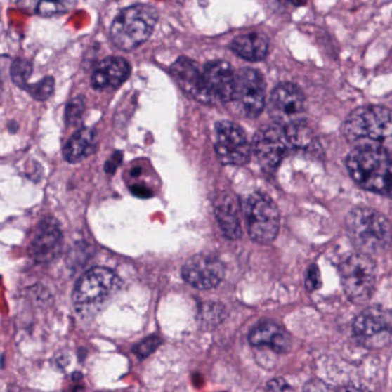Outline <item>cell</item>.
Here are the masks:
<instances>
[{
	"label": "cell",
	"mask_w": 392,
	"mask_h": 392,
	"mask_svg": "<svg viewBox=\"0 0 392 392\" xmlns=\"http://www.w3.org/2000/svg\"><path fill=\"white\" fill-rule=\"evenodd\" d=\"M343 134L352 150H379L392 155V112L382 106L355 109L344 122Z\"/></svg>",
	"instance_id": "cell-1"
},
{
	"label": "cell",
	"mask_w": 392,
	"mask_h": 392,
	"mask_svg": "<svg viewBox=\"0 0 392 392\" xmlns=\"http://www.w3.org/2000/svg\"><path fill=\"white\" fill-rule=\"evenodd\" d=\"M348 235L361 254L382 255L392 246L391 221L372 208L352 209L346 219Z\"/></svg>",
	"instance_id": "cell-2"
},
{
	"label": "cell",
	"mask_w": 392,
	"mask_h": 392,
	"mask_svg": "<svg viewBox=\"0 0 392 392\" xmlns=\"http://www.w3.org/2000/svg\"><path fill=\"white\" fill-rule=\"evenodd\" d=\"M159 20V13L150 5H134L122 11L112 22L110 38L122 51L141 46L150 37Z\"/></svg>",
	"instance_id": "cell-3"
},
{
	"label": "cell",
	"mask_w": 392,
	"mask_h": 392,
	"mask_svg": "<svg viewBox=\"0 0 392 392\" xmlns=\"http://www.w3.org/2000/svg\"><path fill=\"white\" fill-rule=\"evenodd\" d=\"M346 168L361 188L382 194L392 168V155L379 150H352L346 157Z\"/></svg>",
	"instance_id": "cell-4"
},
{
	"label": "cell",
	"mask_w": 392,
	"mask_h": 392,
	"mask_svg": "<svg viewBox=\"0 0 392 392\" xmlns=\"http://www.w3.org/2000/svg\"><path fill=\"white\" fill-rule=\"evenodd\" d=\"M343 289L355 304H365L373 295L377 281V266L373 257L355 254L343 261L339 268Z\"/></svg>",
	"instance_id": "cell-5"
},
{
	"label": "cell",
	"mask_w": 392,
	"mask_h": 392,
	"mask_svg": "<svg viewBox=\"0 0 392 392\" xmlns=\"http://www.w3.org/2000/svg\"><path fill=\"white\" fill-rule=\"evenodd\" d=\"M247 228L256 242L270 243L277 237L280 228V215L273 200L263 193L247 197L243 206Z\"/></svg>",
	"instance_id": "cell-6"
},
{
	"label": "cell",
	"mask_w": 392,
	"mask_h": 392,
	"mask_svg": "<svg viewBox=\"0 0 392 392\" xmlns=\"http://www.w3.org/2000/svg\"><path fill=\"white\" fill-rule=\"evenodd\" d=\"M119 279L108 268H91L76 283L72 301L78 310H86L101 304L119 288Z\"/></svg>",
	"instance_id": "cell-7"
},
{
	"label": "cell",
	"mask_w": 392,
	"mask_h": 392,
	"mask_svg": "<svg viewBox=\"0 0 392 392\" xmlns=\"http://www.w3.org/2000/svg\"><path fill=\"white\" fill-rule=\"evenodd\" d=\"M355 339L368 348H381L392 335V312L382 308H368L353 322Z\"/></svg>",
	"instance_id": "cell-8"
},
{
	"label": "cell",
	"mask_w": 392,
	"mask_h": 392,
	"mask_svg": "<svg viewBox=\"0 0 392 392\" xmlns=\"http://www.w3.org/2000/svg\"><path fill=\"white\" fill-rule=\"evenodd\" d=\"M216 150L224 164L243 165L250 159L251 146L239 125L221 121L216 124Z\"/></svg>",
	"instance_id": "cell-9"
},
{
	"label": "cell",
	"mask_w": 392,
	"mask_h": 392,
	"mask_svg": "<svg viewBox=\"0 0 392 392\" xmlns=\"http://www.w3.org/2000/svg\"><path fill=\"white\" fill-rule=\"evenodd\" d=\"M289 148L285 129L281 125H268L259 129L252 141V152L263 170L273 172Z\"/></svg>",
	"instance_id": "cell-10"
},
{
	"label": "cell",
	"mask_w": 392,
	"mask_h": 392,
	"mask_svg": "<svg viewBox=\"0 0 392 392\" xmlns=\"http://www.w3.org/2000/svg\"><path fill=\"white\" fill-rule=\"evenodd\" d=\"M265 81L257 70L243 68L235 75V91L233 99L237 100L243 112L248 117H257L265 107Z\"/></svg>",
	"instance_id": "cell-11"
},
{
	"label": "cell",
	"mask_w": 392,
	"mask_h": 392,
	"mask_svg": "<svg viewBox=\"0 0 392 392\" xmlns=\"http://www.w3.org/2000/svg\"><path fill=\"white\" fill-rule=\"evenodd\" d=\"M183 277L196 289H211L224 277V265L214 256L195 255L185 263Z\"/></svg>",
	"instance_id": "cell-12"
},
{
	"label": "cell",
	"mask_w": 392,
	"mask_h": 392,
	"mask_svg": "<svg viewBox=\"0 0 392 392\" xmlns=\"http://www.w3.org/2000/svg\"><path fill=\"white\" fill-rule=\"evenodd\" d=\"M305 107V97L302 90L290 83L277 85L270 98V114L272 119L281 126L297 121Z\"/></svg>",
	"instance_id": "cell-13"
},
{
	"label": "cell",
	"mask_w": 392,
	"mask_h": 392,
	"mask_svg": "<svg viewBox=\"0 0 392 392\" xmlns=\"http://www.w3.org/2000/svg\"><path fill=\"white\" fill-rule=\"evenodd\" d=\"M63 243V235L59 223L54 218H45L34 230L29 251L34 261L47 263L60 255Z\"/></svg>",
	"instance_id": "cell-14"
},
{
	"label": "cell",
	"mask_w": 392,
	"mask_h": 392,
	"mask_svg": "<svg viewBox=\"0 0 392 392\" xmlns=\"http://www.w3.org/2000/svg\"><path fill=\"white\" fill-rule=\"evenodd\" d=\"M172 77L177 84L181 86V90L196 101L202 103H212L215 97L207 86L206 81L203 74L200 72L196 63L187 58H179V59L171 65L170 68Z\"/></svg>",
	"instance_id": "cell-15"
},
{
	"label": "cell",
	"mask_w": 392,
	"mask_h": 392,
	"mask_svg": "<svg viewBox=\"0 0 392 392\" xmlns=\"http://www.w3.org/2000/svg\"><path fill=\"white\" fill-rule=\"evenodd\" d=\"M203 77L212 96L221 101H230L235 91V75L230 63L212 61L204 67Z\"/></svg>",
	"instance_id": "cell-16"
},
{
	"label": "cell",
	"mask_w": 392,
	"mask_h": 392,
	"mask_svg": "<svg viewBox=\"0 0 392 392\" xmlns=\"http://www.w3.org/2000/svg\"><path fill=\"white\" fill-rule=\"evenodd\" d=\"M130 72V65L126 60L110 56L96 67L91 77V84L96 90L115 89L128 79Z\"/></svg>",
	"instance_id": "cell-17"
},
{
	"label": "cell",
	"mask_w": 392,
	"mask_h": 392,
	"mask_svg": "<svg viewBox=\"0 0 392 392\" xmlns=\"http://www.w3.org/2000/svg\"><path fill=\"white\" fill-rule=\"evenodd\" d=\"M249 342L259 348L268 346L279 353H285L292 346L289 334L272 321H263L254 327L249 334Z\"/></svg>",
	"instance_id": "cell-18"
},
{
	"label": "cell",
	"mask_w": 392,
	"mask_h": 392,
	"mask_svg": "<svg viewBox=\"0 0 392 392\" xmlns=\"http://www.w3.org/2000/svg\"><path fill=\"white\" fill-rule=\"evenodd\" d=\"M230 50L240 58L257 63L264 60L268 53V41L261 34H241L234 38Z\"/></svg>",
	"instance_id": "cell-19"
},
{
	"label": "cell",
	"mask_w": 392,
	"mask_h": 392,
	"mask_svg": "<svg viewBox=\"0 0 392 392\" xmlns=\"http://www.w3.org/2000/svg\"><path fill=\"white\" fill-rule=\"evenodd\" d=\"M96 150V132L92 129L78 130L63 148V156L69 163L81 162Z\"/></svg>",
	"instance_id": "cell-20"
},
{
	"label": "cell",
	"mask_w": 392,
	"mask_h": 392,
	"mask_svg": "<svg viewBox=\"0 0 392 392\" xmlns=\"http://www.w3.org/2000/svg\"><path fill=\"white\" fill-rule=\"evenodd\" d=\"M215 214L219 226L228 239L237 240L241 237L242 230L240 225L237 207L230 196H221V199L218 200L216 202Z\"/></svg>",
	"instance_id": "cell-21"
},
{
	"label": "cell",
	"mask_w": 392,
	"mask_h": 392,
	"mask_svg": "<svg viewBox=\"0 0 392 392\" xmlns=\"http://www.w3.org/2000/svg\"><path fill=\"white\" fill-rule=\"evenodd\" d=\"M285 133L289 147L296 150H310L315 143L313 131L301 121H294L285 125Z\"/></svg>",
	"instance_id": "cell-22"
},
{
	"label": "cell",
	"mask_w": 392,
	"mask_h": 392,
	"mask_svg": "<svg viewBox=\"0 0 392 392\" xmlns=\"http://www.w3.org/2000/svg\"><path fill=\"white\" fill-rule=\"evenodd\" d=\"M10 74L13 83L25 91L29 85V78L32 74V63H29L28 60L22 59V58L14 60V63L11 65Z\"/></svg>",
	"instance_id": "cell-23"
},
{
	"label": "cell",
	"mask_w": 392,
	"mask_h": 392,
	"mask_svg": "<svg viewBox=\"0 0 392 392\" xmlns=\"http://www.w3.org/2000/svg\"><path fill=\"white\" fill-rule=\"evenodd\" d=\"M54 86H55L54 78L47 76L34 84H29L25 91L30 94L32 99L37 100V101H46L52 97Z\"/></svg>",
	"instance_id": "cell-24"
},
{
	"label": "cell",
	"mask_w": 392,
	"mask_h": 392,
	"mask_svg": "<svg viewBox=\"0 0 392 392\" xmlns=\"http://www.w3.org/2000/svg\"><path fill=\"white\" fill-rule=\"evenodd\" d=\"M84 98L77 97L70 101L65 108V122L70 125L77 124L81 121V116L84 114Z\"/></svg>",
	"instance_id": "cell-25"
},
{
	"label": "cell",
	"mask_w": 392,
	"mask_h": 392,
	"mask_svg": "<svg viewBox=\"0 0 392 392\" xmlns=\"http://www.w3.org/2000/svg\"><path fill=\"white\" fill-rule=\"evenodd\" d=\"M65 6L61 3V0H41L38 4L37 14L50 18V16L56 15L60 13L65 12Z\"/></svg>",
	"instance_id": "cell-26"
},
{
	"label": "cell",
	"mask_w": 392,
	"mask_h": 392,
	"mask_svg": "<svg viewBox=\"0 0 392 392\" xmlns=\"http://www.w3.org/2000/svg\"><path fill=\"white\" fill-rule=\"evenodd\" d=\"M159 344H161V339H159V337H147L145 341L139 343V344L134 348V353H136L139 358H147L148 355H152V352L155 351L156 348H159Z\"/></svg>",
	"instance_id": "cell-27"
},
{
	"label": "cell",
	"mask_w": 392,
	"mask_h": 392,
	"mask_svg": "<svg viewBox=\"0 0 392 392\" xmlns=\"http://www.w3.org/2000/svg\"><path fill=\"white\" fill-rule=\"evenodd\" d=\"M206 306V305H204ZM221 315H223V311L218 308L217 305H207L204 310H203V321L206 324L216 325L218 321H221Z\"/></svg>",
	"instance_id": "cell-28"
},
{
	"label": "cell",
	"mask_w": 392,
	"mask_h": 392,
	"mask_svg": "<svg viewBox=\"0 0 392 392\" xmlns=\"http://www.w3.org/2000/svg\"><path fill=\"white\" fill-rule=\"evenodd\" d=\"M304 392H337V386H332L321 380H312L306 383Z\"/></svg>",
	"instance_id": "cell-29"
},
{
	"label": "cell",
	"mask_w": 392,
	"mask_h": 392,
	"mask_svg": "<svg viewBox=\"0 0 392 392\" xmlns=\"http://www.w3.org/2000/svg\"><path fill=\"white\" fill-rule=\"evenodd\" d=\"M265 392H295L289 383L286 382L283 379H273L266 384Z\"/></svg>",
	"instance_id": "cell-30"
},
{
	"label": "cell",
	"mask_w": 392,
	"mask_h": 392,
	"mask_svg": "<svg viewBox=\"0 0 392 392\" xmlns=\"http://www.w3.org/2000/svg\"><path fill=\"white\" fill-rule=\"evenodd\" d=\"M306 285L310 289H317L320 285V274L315 266L308 268V277H306Z\"/></svg>",
	"instance_id": "cell-31"
},
{
	"label": "cell",
	"mask_w": 392,
	"mask_h": 392,
	"mask_svg": "<svg viewBox=\"0 0 392 392\" xmlns=\"http://www.w3.org/2000/svg\"><path fill=\"white\" fill-rule=\"evenodd\" d=\"M122 154L121 152H115L114 155L108 159V162L106 163V171L108 174H114L116 171V168L119 166V163H121Z\"/></svg>",
	"instance_id": "cell-32"
},
{
	"label": "cell",
	"mask_w": 392,
	"mask_h": 392,
	"mask_svg": "<svg viewBox=\"0 0 392 392\" xmlns=\"http://www.w3.org/2000/svg\"><path fill=\"white\" fill-rule=\"evenodd\" d=\"M41 0H19L18 5H19L21 10L34 11L37 12L38 4Z\"/></svg>",
	"instance_id": "cell-33"
},
{
	"label": "cell",
	"mask_w": 392,
	"mask_h": 392,
	"mask_svg": "<svg viewBox=\"0 0 392 392\" xmlns=\"http://www.w3.org/2000/svg\"><path fill=\"white\" fill-rule=\"evenodd\" d=\"M337 392H370V390L366 389L364 386H337Z\"/></svg>",
	"instance_id": "cell-34"
},
{
	"label": "cell",
	"mask_w": 392,
	"mask_h": 392,
	"mask_svg": "<svg viewBox=\"0 0 392 392\" xmlns=\"http://www.w3.org/2000/svg\"><path fill=\"white\" fill-rule=\"evenodd\" d=\"M383 195L389 196L392 199V168L386 177V184L383 188Z\"/></svg>",
	"instance_id": "cell-35"
},
{
	"label": "cell",
	"mask_w": 392,
	"mask_h": 392,
	"mask_svg": "<svg viewBox=\"0 0 392 392\" xmlns=\"http://www.w3.org/2000/svg\"><path fill=\"white\" fill-rule=\"evenodd\" d=\"M132 190H133V193L139 196V197H150V194H152L150 190H147L146 187H143V188H141V186H133Z\"/></svg>",
	"instance_id": "cell-36"
},
{
	"label": "cell",
	"mask_w": 392,
	"mask_h": 392,
	"mask_svg": "<svg viewBox=\"0 0 392 392\" xmlns=\"http://www.w3.org/2000/svg\"><path fill=\"white\" fill-rule=\"evenodd\" d=\"M290 1H292L295 6H302L308 0H290Z\"/></svg>",
	"instance_id": "cell-37"
}]
</instances>
